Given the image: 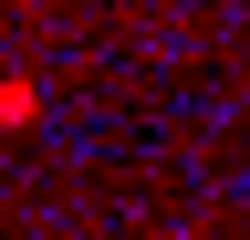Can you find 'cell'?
<instances>
[{"mask_svg": "<svg viewBox=\"0 0 250 240\" xmlns=\"http://www.w3.org/2000/svg\"><path fill=\"white\" fill-rule=\"evenodd\" d=\"M31 105H42V94H31V84L11 73V84H0V126H31Z\"/></svg>", "mask_w": 250, "mask_h": 240, "instance_id": "obj_1", "label": "cell"}]
</instances>
